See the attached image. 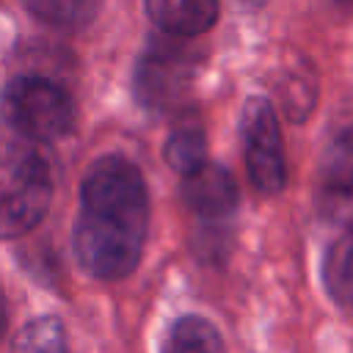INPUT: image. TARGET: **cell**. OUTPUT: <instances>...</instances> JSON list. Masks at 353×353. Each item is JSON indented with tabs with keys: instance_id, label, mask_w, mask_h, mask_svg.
Returning <instances> with one entry per match:
<instances>
[{
	"instance_id": "6da1fadb",
	"label": "cell",
	"mask_w": 353,
	"mask_h": 353,
	"mask_svg": "<svg viewBox=\"0 0 353 353\" xmlns=\"http://www.w3.org/2000/svg\"><path fill=\"white\" fill-rule=\"evenodd\" d=\"M149 226V190L127 157L105 154L83 176L74 256L94 279H124L135 270Z\"/></svg>"
},
{
	"instance_id": "7a4b0ae2",
	"label": "cell",
	"mask_w": 353,
	"mask_h": 353,
	"mask_svg": "<svg viewBox=\"0 0 353 353\" xmlns=\"http://www.w3.org/2000/svg\"><path fill=\"white\" fill-rule=\"evenodd\" d=\"M52 199L50 165L28 146L0 152V237L30 232Z\"/></svg>"
},
{
	"instance_id": "3957f363",
	"label": "cell",
	"mask_w": 353,
	"mask_h": 353,
	"mask_svg": "<svg viewBox=\"0 0 353 353\" xmlns=\"http://www.w3.org/2000/svg\"><path fill=\"white\" fill-rule=\"evenodd\" d=\"M0 119L30 141H55L74 127V102L58 83L22 74L0 91Z\"/></svg>"
},
{
	"instance_id": "277c9868",
	"label": "cell",
	"mask_w": 353,
	"mask_h": 353,
	"mask_svg": "<svg viewBox=\"0 0 353 353\" xmlns=\"http://www.w3.org/2000/svg\"><path fill=\"white\" fill-rule=\"evenodd\" d=\"M199 55L182 41H152L135 66V94L149 110H174L193 85Z\"/></svg>"
},
{
	"instance_id": "5b68a950",
	"label": "cell",
	"mask_w": 353,
	"mask_h": 353,
	"mask_svg": "<svg viewBox=\"0 0 353 353\" xmlns=\"http://www.w3.org/2000/svg\"><path fill=\"white\" fill-rule=\"evenodd\" d=\"M240 138H243L245 168H248L254 188L265 196L281 193L287 182L284 141H281L279 116L265 97H251L243 105Z\"/></svg>"
},
{
	"instance_id": "8992f818",
	"label": "cell",
	"mask_w": 353,
	"mask_h": 353,
	"mask_svg": "<svg viewBox=\"0 0 353 353\" xmlns=\"http://www.w3.org/2000/svg\"><path fill=\"white\" fill-rule=\"evenodd\" d=\"M317 210L325 221L353 226V127L331 138L317 168Z\"/></svg>"
},
{
	"instance_id": "52a82bcc",
	"label": "cell",
	"mask_w": 353,
	"mask_h": 353,
	"mask_svg": "<svg viewBox=\"0 0 353 353\" xmlns=\"http://www.w3.org/2000/svg\"><path fill=\"white\" fill-rule=\"evenodd\" d=\"M182 199L199 218H226L237 207V182L234 176L215 163H201L182 176Z\"/></svg>"
},
{
	"instance_id": "ba28073f",
	"label": "cell",
	"mask_w": 353,
	"mask_h": 353,
	"mask_svg": "<svg viewBox=\"0 0 353 353\" xmlns=\"http://www.w3.org/2000/svg\"><path fill=\"white\" fill-rule=\"evenodd\" d=\"M146 14L165 36L193 39L218 22L221 0H146Z\"/></svg>"
},
{
	"instance_id": "9c48e42d",
	"label": "cell",
	"mask_w": 353,
	"mask_h": 353,
	"mask_svg": "<svg viewBox=\"0 0 353 353\" xmlns=\"http://www.w3.org/2000/svg\"><path fill=\"white\" fill-rule=\"evenodd\" d=\"M276 94L287 119L303 121L312 113L317 99V80H314L312 63H306L303 58H298V63H284L276 83Z\"/></svg>"
},
{
	"instance_id": "30bf717a",
	"label": "cell",
	"mask_w": 353,
	"mask_h": 353,
	"mask_svg": "<svg viewBox=\"0 0 353 353\" xmlns=\"http://www.w3.org/2000/svg\"><path fill=\"white\" fill-rule=\"evenodd\" d=\"M160 353H226V350L221 334L210 320L185 314L171 325Z\"/></svg>"
},
{
	"instance_id": "8fae6325",
	"label": "cell",
	"mask_w": 353,
	"mask_h": 353,
	"mask_svg": "<svg viewBox=\"0 0 353 353\" xmlns=\"http://www.w3.org/2000/svg\"><path fill=\"white\" fill-rule=\"evenodd\" d=\"M323 276L331 298L353 312V226L328 248Z\"/></svg>"
},
{
	"instance_id": "7c38bea8",
	"label": "cell",
	"mask_w": 353,
	"mask_h": 353,
	"mask_svg": "<svg viewBox=\"0 0 353 353\" xmlns=\"http://www.w3.org/2000/svg\"><path fill=\"white\" fill-rule=\"evenodd\" d=\"M165 163L176 171V174H190L193 168H199L201 163H207V135L201 130L199 121H182L179 127H174V132L165 141Z\"/></svg>"
},
{
	"instance_id": "4fadbf2b",
	"label": "cell",
	"mask_w": 353,
	"mask_h": 353,
	"mask_svg": "<svg viewBox=\"0 0 353 353\" xmlns=\"http://www.w3.org/2000/svg\"><path fill=\"white\" fill-rule=\"evenodd\" d=\"M25 6L47 25L77 30L99 14L102 0H25Z\"/></svg>"
},
{
	"instance_id": "5bb4252c",
	"label": "cell",
	"mask_w": 353,
	"mask_h": 353,
	"mask_svg": "<svg viewBox=\"0 0 353 353\" xmlns=\"http://www.w3.org/2000/svg\"><path fill=\"white\" fill-rule=\"evenodd\" d=\"M11 353H69L63 323L52 314L30 320L14 336Z\"/></svg>"
},
{
	"instance_id": "9a60e30c",
	"label": "cell",
	"mask_w": 353,
	"mask_h": 353,
	"mask_svg": "<svg viewBox=\"0 0 353 353\" xmlns=\"http://www.w3.org/2000/svg\"><path fill=\"white\" fill-rule=\"evenodd\" d=\"M6 325H8V309H6V298L0 292V336L6 334Z\"/></svg>"
},
{
	"instance_id": "2e32d148",
	"label": "cell",
	"mask_w": 353,
	"mask_h": 353,
	"mask_svg": "<svg viewBox=\"0 0 353 353\" xmlns=\"http://www.w3.org/2000/svg\"><path fill=\"white\" fill-rule=\"evenodd\" d=\"M350 3H353V0H350Z\"/></svg>"
}]
</instances>
